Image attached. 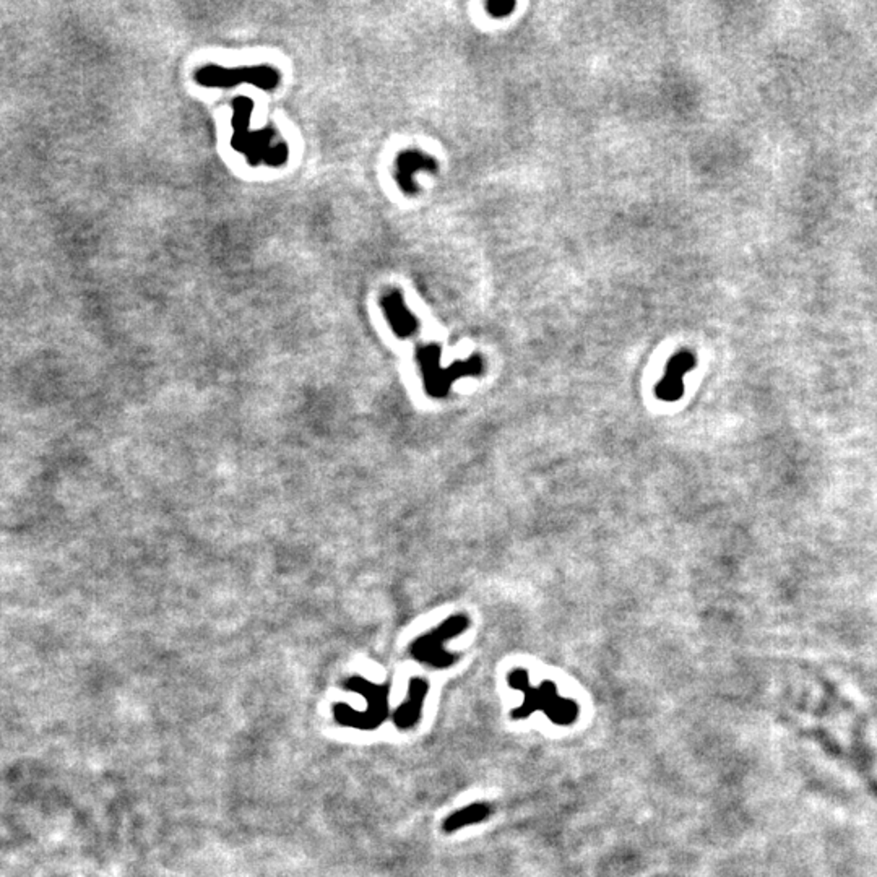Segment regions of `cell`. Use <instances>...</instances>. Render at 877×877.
<instances>
[{"label":"cell","mask_w":877,"mask_h":877,"mask_svg":"<svg viewBox=\"0 0 877 877\" xmlns=\"http://www.w3.org/2000/svg\"><path fill=\"white\" fill-rule=\"evenodd\" d=\"M254 101L247 96H237L232 101V137L231 147L246 156L250 166L267 165L279 167L288 161V145L273 127H264L252 132L250 118Z\"/></svg>","instance_id":"6da1fadb"},{"label":"cell","mask_w":877,"mask_h":877,"mask_svg":"<svg viewBox=\"0 0 877 877\" xmlns=\"http://www.w3.org/2000/svg\"><path fill=\"white\" fill-rule=\"evenodd\" d=\"M441 356L442 351L438 344H424L416 351L424 391L432 398H445L456 380L463 377H478L484 371L483 358L479 354H473L463 361H454L449 367L441 366Z\"/></svg>","instance_id":"7a4b0ae2"},{"label":"cell","mask_w":877,"mask_h":877,"mask_svg":"<svg viewBox=\"0 0 877 877\" xmlns=\"http://www.w3.org/2000/svg\"><path fill=\"white\" fill-rule=\"evenodd\" d=\"M348 690L361 694L366 699L367 708L364 712H356L347 703H337L333 707V717L340 725L351 726L356 730H376L389 717V684L380 685L364 679L362 676H353L347 679Z\"/></svg>","instance_id":"3957f363"},{"label":"cell","mask_w":877,"mask_h":877,"mask_svg":"<svg viewBox=\"0 0 877 877\" xmlns=\"http://www.w3.org/2000/svg\"><path fill=\"white\" fill-rule=\"evenodd\" d=\"M470 624L471 620L466 614L450 616L438 627L418 637L409 647V653L414 660L429 666V668L444 670L454 666L459 656L455 653L447 652L444 643L463 634L470 627Z\"/></svg>","instance_id":"277c9868"},{"label":"cell","mask_w":877,"mask_h":877,"mask_svg":"<svg viewBox=\"0 0 877 877\" xmlns=\"http://www.w3.org/2000/svg\"><path fill=\"white\" fill-rule=\"evenodd\" d=\"M279 72L272 65L226 68L219 65H205L195 72V82L205 88H232L237 85H254L260 90L272 91L279 85Z\"/></svg>","instance_id":"5b68a950"},{"label":"cell","mask_w":877,"mask_h":877,"mask_svg":"<svg viewBox=\"0 0 877 877\" xmlns=\"http://www.w3.org/2000/svg\"><path fill=\"white\" fill-rule=\"evenodd\" d=\"M437 169L438 163L436 158L418 150H405L400 151L395 160V181L401 189V192H405L407 195H414L418 192L414 174L423 171L437 172Z\"/></svg>","instance_id":"8992f818"},{"label":"cell","mask_w":877,"mask_h":877,"mask_svg":"<svg viewBox=\"0 0 877 877\" xmlns=\"http://www.w3.org/2000/svg\"><path fill=\"white\" fill-rule=\"evenodd\" d=\"M380 307L390 329L400 340H407L418 332L419 322L405 304L398 289H389L380 296Z\"/></svg>","instance_id":"52a82bcc"},{"label":"cell","mask_w":877,"mask_h":877,"mask_svg":"<svg viewBox=\"0 0 877 877\" xmlns=\"http://www.w3.org/2000/svg\"><path fill=\"white\" fill-rule=\"evenodd\" d=\"M427 692H429V684L426 679L423 678L409 679L407 701L401 703L394 713V723L400 728V730H409V728H413L419 721Z\"/></svg>","instance_id":"ba28073f"},{"label":"cell","mask_w":877,"mask_h":877,"mask_svg":"<svg viewBox=\"0 0 877 877\" xmlns=\"http://www.w3.org/2000/svg\"><path fill=\"white\" fill-rule=\"evenodd\" d=\"M489 814H491V808H489V804H484V802H473V804L466 806V808L463 809H459L456 813L449 815V818L444 820L442 829H444V832L452 833L459 829L468 827V825L483 822Z\"/></svg>","instance_id":"9c48e42d"},{"label":"cell","mask_w":877,"mask_h":877,"mask_svg":"<svg viewBox=\"0 0 877 877\" xmlns=\"http://www.w3.org/2000/svg\"><path fill=\"white\" fill-rule=\"evenodd\" d=\"M515 8V2L510 0H491L486 3V12L494 18L507 17Z\"/></svg>","instance_id":"30bf717a"}]
</instances>
